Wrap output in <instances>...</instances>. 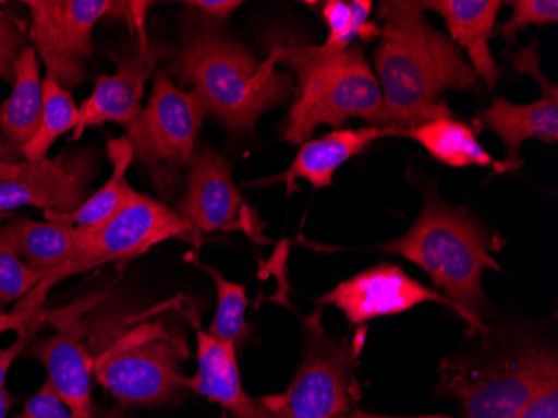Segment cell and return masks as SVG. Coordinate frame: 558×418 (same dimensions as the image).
<instances>
[{
	"instance_id": "obj_33",
	"label": "cell",
	"mask_w": 558,
	"mask_h": 418,
	"mask_svg": "<svg viewBox=\"0 0 558 418\" xmlns=\"http://www.w3.org/2000/svg\"><path fill=\"white\" fill-rule=\"evenodd\" d=\"M184 5L196 11L199 17L206 21H215V19H228L238 8H240V0H190L184 2Z\"/></svg>"
},
{
	"instance_id": "obj_23",
	"label": "cell",
	"mask_w": 558,
	"mask_h": 418,
	"mask_svg": "<svg viewBox=\"0 0 558 418\" xmlns=\"http://www.w3.org/2000/svg\"><path fill=\"white\" fill-rule=\"evenodd\" d=\"M401 136L422 144L437 162L451 168H469V166L495 168L497 166V162L476 140L473 129L465 122L454 119L451 112L440 118L429 119L416 128L407 129Z\"/></svg>"
},
{
	"instance_id": "obj_10",
	"label": "cell",
	"mask_w": 558,
	"mask_h": 418,
	"mask_svg": "<svg viewBox=\"0 0 558 418\" xmlns=\"http://www.w3.org/2000/svg\"><path fill=\"white\" fill-rule=\"evenodd\" d=\"M304 351L300 370L284 395H276L284 418H375L356 408L354 367L359 348L323 329L322 310L301 317Z\"/></svg>"
},
{
	"instance_id": "obj_26",
	"label": "cell",
	"mask_w": 558,
	"mask_h": 418,
	"mask_svg": "<svg viewBox=\"0 0 558 418\" xmlns=\"http://www.w3.org/2000/svg\"><path fill=\"white\" fill-rule=\"evenodd\" d=\"M373 4L369 0H353V2H341V0H329L323 4L322 14L328 25V37L326 43L318 47L323 58L337 59L343 55L348 46H351L354 37L362 36L368 17L372 14Z\"/></svg>"
},
{
	"instance_id": "obj_24",
	"label": "cell",
	"mask_w": 558,
	"mask_h": 418,
	"mask_svg": "<svg viewBox=\"0 0 558 418\" xmlns=\"http://www.w3.org/2000/svg\"><path fill=\"white\" fill-rule=\"evenodd\" d=\"M77 121L80 108L75 106L71 91L46 77L43 81V116L39 128L33 140L22 147L19 156L31 165L43 162L52 144L69 131H74Z\"/></svg>"
},
{
	"instance_id": "obj_12",
	"label": "cell",
	"mask_w": 558,
	"mask_h": 418,
	"mask_svg": "<svg viewBox=\"0 0 558 418\" xmlns=\"http://www.w3.org/2000/svg\"><path fill=\"white\" fill-rule=\"evenodd\" d=\"M96 147L64 151L56 158L27 163L14 181L0 182V213L19 207H40L44 212L71 213L87 200V188L99 172Z\"/></svg>"
},
{
	"instance_id": "obj_34",
	"label": "cell",
	"mask_w": 558,
	"mask_h": 418,
	"mask_svg": "<svg viewBox=\"0 0 558 418\" xmlns=\"http://www.w3.org/2000/svg\"><path fill=\"white\" fill-rule=\"evenodd\" d=\"M517 71L529 72L534 75L535 80L544 87V93L547 96H558L557 86L547 83L544 75H542L541 64H538L537 44H532L529 49L520 50V55L515 59Z\"/></svg>"
},
{
	"instance_id": "obj_19",
	"label": "cell",
	"mask_w": 558,
	"mask_h": 418,
	"mask_svg": "<svg viewBox=\"0 0 558 418\" xmlns=\"http://www.w3.org/2000/svg\"><path fill=\"white\" fill-rule=\"evenodd\" d=\"M504 2L500 0H429L422 2L423 9L440 14L447 22L451 43L469 52L476 77L494 89L500 80L501 71L490 52L495 24Z\"/></svg>"
},
{
	"instance_id": "obj_31",
	"label": "cell",
	"mask_w": 558,
	"mask_h": 418,
	"mask_svg": "<svg viewBox=\"0 0 558 418\" xmlns=\"http://www.w3.org/2000/svg\"><path fill=\"white\" fill-rule=\"evenodd\" d=\"M37 322H39V315L34 313V315H31L25 322L15 325L19 333L17 339H15L14 344L9 345L8 348L0 350V389L4 386L9 370H11L15 358L25 350V347L29 344V339L33 338L34 333H36Z\"/></svg>"
},
{
	"instance_id": "obj_5",
	"label": "cell",
	"mask_w": 558,
	"mask_h": 418,
	"mask_svg": "<svg viewBox=\"0 0 558 418\" xmlns=\"http://www.w3.org/2000/svg\"><path fill=\"white\" fill-rule=\"evenodd\" d=\"M269 58L296 75V100L284 119L287 143H306L318 126L340 128L348 119L385 128L384 94L359 46L348 47L335 61L316 62L301 44L276 43Z\"/></svg>"
},
{
	"instance_id": "obj_15",
	"label": "cell",
	"mask_w": 558,
	"mask_h": 418,
	"mask_svg": "<svg viewBox=\"0 0 558 418\" xmlns=\"http://www.w3.org/2000/svg\"><path fill=\"white\" fill-rule=\"evenodd\" d=\"M244 198L233 179L230 163L213 147L196 150L187 168L186 193L175 212L196 235L243 228Z\"/></svg>"
},
{
	"instance_id": "obj_7",
	"label": "cell",
	"mask_w": 558,
	"mask_h": 418,
	"mask_svg": "<svg viewBox=\"0 0 558 418\" xmlns=\"http://www.w3.org/2000/svg\"><path fill=\"white\" fill-rule=\"evenodd\" d=\"M147 2L118 0H29V37L47 77L72 91L89 77L93 33L102 19H122L131 33L146 27Z\"/></svg>"
},
{
	"instance_id": "obj_25",
	"label": "cell",
	"mask_w": 558,
	"mask_h": 418,
	"mask_svg": "<svg viewBox=\"0 0 558 418\" xmlns=\"http://www.w3.org/2000/svg\"><path fill=\"white\" fill-rule=\"evenodd\" d=\"M199 268L213 279L216 286V315L209 326V335L219 342H230L240 347L250 332L246 322V286L230 282L211 265H199Z\"/></svg>"
},
{
	"instance_id": "obj_8",
	"label": "cell",
	"mask_w": 558,
	"mask_h": 418,
	"mask_svg": "<svg viewBox=\"0 0 558 418\" xmlns=\"http://www.w3.org/2000/svg\"><path fill=\"white\" fill-rule=\"evenodd\" d=\"M206 108L194 91L174 86L165 71L155 77L149 103L128 129L134 159L149 172L162 196H171L197 150Z\"/></svg>"
},
{
	"instance_id": "obj_4",
	"label": "cell",
	"mask_w": 558,
	"mask_h": 418,
	"mask_svg": "<svg viewBox=\"0 0 558 418\" xmlns=\"http://www.w3.org/2000/svg\"><path fill=\"white\" fill-rule=\"evenodd\" d=\"M378 250L416 263L465 320L470 333H487L482 320L487 308L482 276L487 268H501L488 250L484 229L463 210L448 206L429 191L412 228Z\"/></svg>"
},
{
	"instance_id": "obj_27",
	"label": "cell",
	"mask_w": 558,
	"mask_h": 418,
	"mask_svg": "<svg viewBox=\"0 0 558 418\" xmlns=\"http://www.w3.org/2000/svg\"><path fill=\"white\" fill-rule=\"evenodd\" d=\"M46 275L29 268L0 238V304L24 300Z\"/></svg>"
},
{
	"instance_id": "obj_22",
	"label": "cell",
	"mask_w": 558,
	"mask_h": 418,
	"mask_svg": "<svg viewBox=\"0 0 558 418\" xmlns=\"http://www.w3.org/2000/svg\"><path fill=\"white\" fill-rule=\"evenodd\" d=\"M108 159L112 165L111 178L105 182L96 193L87 196L77 210L71 213L44 212L47 222L61 223V225L81 226V228H96L111 219L124 206L136 191L130 187L125 179L128 169L134 162V150L128 138H112L106 144Z\"/></svg>"
},
{
	"instance_id": "obj_32",
	"label": "cell",
	"mask_w": 558,
	"mask_h": 418,
	"mask_svg": "<svg viewBox=\"0 0 558 418\" xmlns=\"http://www.w3.org/2000/svg\"><path fill=\"white\" fill-rule=\"evenodd\" d=\"M513 418H558V380L547 383Z\"/></svg>"
},
{
	"instance_id": "obj_21",
	"label": "cell",
	"mask_w": 558,
	"mask_h": 418,
	"mask_svg": "<svg viewBox=\"0 0 558 418\" xmlns=\"http://www.w3.org/2000/svg\"><path fill=\"white\" fill-rule=\"evenodd\" d=\"M43 116V81L39 58L33 46L25 47L15 64L12 93L0 106V134L15 158L33 140Z\"/></svg>"
},
{
	"instance_id": "obj_35",
	"label": "cell",
	"mask_w": 558,
	"mask_h": 418,
	"mask_svg": "<svg viewBox=\"0 0 558 418\" xmlns=\"http://www.w3.org/2000/svg\"><path fill=\"white\" fill-rule=\"evenodd\" d=\"M27 163L17 162L14 154L5 146L4 138L0 134V182L14 181L24 172Z\"/></svg>"
},
{
	"instance_id": "obj_20",
	"label": "cell",
	"mask_w": 558,
	"mask_h": 418,
	"mask_svg": "<svg viewBox=\"0 0 558 418\" xmlns=\"http://www.w3.org/2000/svg\"><path fill=\"white\" fill-rule=\"evenodd\" d=\"M86 228L54 222L14 218L0 223V238L14 250L25 265L50 275L61 268L80 250Z\"/></svg>"
},
{
	"instance_id": "obj_1",
	"label": "cell",
	"mask_w": 558,
	"mask_h": 418,
	"mask_svg": "<svg viewBox=\"0 0 558 418\" xmlns=\"http://www.w3.org/2000/svg\"><path fill=\"white\" fill-rule=\"evenodd\" d=\"M180 300L141 308L111 291L81 300L84 344L94 379L121 408L171 404L183 392L191 350L178 320Z\"/></svg>"
},
{
	"instance_id": "obj_11",
	"label": "cell",
	"mask_w": 558,
	"mask_h": 418,
	"mask_svg": "<svg viewBox=\"0 0 558 418\" xmlns=\"http://www.w3.org/2000/svg\"><path fill=\"white\" fill-rule=\"evenodd\" d=\"M172 47L156 40L134 39L124 49L111 50L116 74L96 77L90 96L80 108V121L74 129V140H80L87 128L106 122L130 128L143 108L144 87L161 62L171 58Z\"/></svg>"
},
{
	"instance_id": "obj_2",
	"label": "cell",
	"mask_w": 558,
	"mask_h": 418,
	"mask_svg": "<svg viewBox=\"0 0 558 418\" xmlns=\"http://www.w3.org/2000/svg\"><path fill=\"white\" fill-rule=\"evenodd\" d=\"M376 81L384 94L385 128L407 131L450 115L445 91L475 89L478 77L462 49L438 33L422 2L388 0L378 8Z\"/></svg>"
},
{
	"instance_id": "obj_13",
	"label": "cell",
	"mask_w": 558,
	"mask_h": 418,
	"mask_svg": "<svg viewBox=\"0 0 558 418\" xmlns=\"http://www.w3.org/2000/svg\"><path fill=\"white\" fill-rule=\"evenodd\" d=\"M58 332L39 339L25 355L46 367L47 382L74 418H97L93 402L94 360L84 344L81 301L46 315Z\"/></svg>"
},
{
	"instance_id": "obj_36",
	"label": "cell",
	"mask_w": 558,
	"mask_h": 418,
	"mask_svg": "<svg viewBox=\"0 0 558 418\" xmlns=\"http://www.w3.org/2000/svg\"><path fill=\"white\" fill-rule=\"evenodd\" d=\"M14 402V397L9 394L5 386H2V389H0V418H8L9 411H11Z\"/></svg>"
},
{
	"instance_id": "obj_14",
	"label": "cell",
	"mask_w": 558,
	"mask_h": 418,
	"mask_svg": "<svg viewBox=\"0 0 558 418\" xmlns=\"http://www.w3.org/2000/svg\"><path fill=\"white\" fill-rule=\"evenodd\" d=\"M434 301L451 308L450 301L428 286L407 275L400 266L381 263L351 276L335 290L319 298V304H333L351 325H363L379 317L398 315L416 304Z\"/></svg>"
},
{
	"instance_id": "obj_9",
	"label": "cell",
	"mask_w": 558,
	"mask_h": 418,
	"mask_svg": "<svg viewBox=\"0 0 558 418\" xmlns=\"http://www.w3.org/2000/svg\"><path fill=\"white\" fill-rule=\"evenodd\" d=\"M440 389L462 405V418H513L551 380L557 355L522 347L490 363L444 361Z\"/></svg>"
},
{
	"instance_id": "obj_3",
	"label": "cell",
	"mask_w": 558,
	"mask_h": 418,
	"mask_svg": "<svg viewBox=\"0 0 558 418\" xmlns=\"http://www.w3.org/2000/svg\"><path fill=\"white\" fill-rule=\"evenodd\" d=\"M196 19L172 47L165 72L183 86H193L206 112L225 128L251 134L265 112L290 99L294 77L279 72L271 58L258 61L211 21Z\"/></svg>"
},
{
	"instance_id": "obj_6",
	"label": "cell",
	"mask_w": 558,
	"mask_h": 418,
	"mask_svg": "<svg viewBox=\"0 0 558 418\" xmlns=\"http://www.w3.org/2000/svg\"><path fill=\"white\" fill-rule=\"evenodd\" d=\"M196 237V232L174 207L136 191L111 219L96 228H86V237L74 256L64 266L47 275L21 301L17 310L0 320V323L14 329L25 322L43 307L47 294L69 276L100 266L128 263L174 238L193 241Z\"/></svg>"
},
{
	"instance_id": "obj_30",
	"label": "cell",
	"mask_w": 558,
	"mask_h": 418,
	"mask_svg": "<svg viewBox=\"0 0 558 418\" xmlns=\"http://www.w3.org/2000/svg\"><path fill=\"white\" fill-rule=\"evenodd\" d=\"M14 418H74L68 405L59 397L49 382L44 383L36 394L25 402L21 414Z\"/></svg>"
},
{
	"instance_id": "obj_28",
	"label": "cell",
	"mask_w": 558,
	"mask_h": 418,
	"mask_svg": "<svg viewBox=\"0 0 558 418\" xmlns=\"http://www.w3.org/2000/svg\"><path fill=\"white\" fill-rule=\"evenodd\" d=\"M512 5V17L497 31L507 47H512L520 31L530 25H548L558 21L557 0H517Z\"/></svg>"
},
{
	"instance_id": "obj_18",
	"label": "cell",
	"mask_w": 558,
	"mask_h": 418,
	"mask_svg": "<svg viewBox=\"0 0 558 418\" xmlns=\"http://www.w3.org/2000/svg\"><path fill=\"white\" fill-rule=\"evenodd\" d=\"M480 122L494 131L505 146V159L497 162L494 175L517 171L523 165L520 147L526 140L557 143L558 96L545 94L537 103L523 106L497 97L490 108L480 115Z\"/></svg>"
},
{
	"instance_id": "obj_16",
	"label": "cell",
	"mask_w": 558,
	"mask_h": 418,
	"mask_svg": "<svg viewBox=\"0 0 558 418\" xmlns=\"http://www.w3.org/2000/svg\"><path fill=\"white\" fill-rule=\"evenodd\" d=\"M186 317L191 325L196 326L197 372L184 377L183 389L221 405L234 418H284L276 395L253 398L246 394L238 367L236 345L219 342L203 332L197 320L191 319L190 311Z\"/></svg>"
},
{
	"instance_id": "obj_29",
	"label": "cell",
	"mask_w": 558,
	"mask_h": 418,
	"mask_svg": "<svg viewBox=\"0 0 558 418\" xmlns=\"http://www.w3.org/2000/svg\"><path fill=\"white\" fill-rule=\"evenodd\" d=\"M27 24L0 9V80L14 83L15 64L25 49Z\"/></svg>"
},
{
	"instance_id": "obj_17",
	"label": "cell",
	"mask_w": 558,
	"mask_h": 418,
	"mask_svg": "<svg viewBox=\"0 0 558 418\" xmlns=\"http://www.w3.org/2000/svg\"><path fill=\"white\" fill-rule=\"evenodd\" d=\"M387 136H401V131L391 128L341 129L326 134L315 141H306L301 146L290 168L272 178L256 179L244 188L271 187L283 182L288 196L298 190V179L308 181L315 190H323L333 184L335 172L348 159L359 156L373 141Z\"/></svg>"
}]
</instances>
